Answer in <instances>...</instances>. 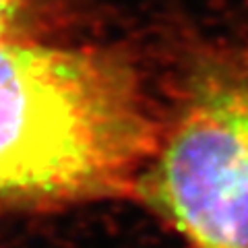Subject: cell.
<instances>
[{
  "mask_svg": "<svg viewBox=\"0 0 248 248\" xmlns=\"http://www.w3.org/2000/svg\"><path fill=\"white\" fill-rule=\"evenodd\" d=\"M157 130L120 54L0 40V205L133 195Z\"/></svg>",
  "mask_w": 248,
  "mask_h": 248,
  "instance_id": "1",
  "label": "cell"
},
{
  "mask_svg": "<svg viewBox=\"0 0 248 248\" xmlns=\"http://www.w3.org/2000/svg\"><path fill=\"white\" fill-rule=\"evenodd\" d=\"M133 195L190 248H248V48L199 52Z\"/></svg>",
  "mask_w": 248,
  "mask_h": 248,
  "instance_id": "2",
  "label": "cell"
},
{
  "mask_svg": "<svg viewBox=\"0 0 248 248\" xmlns=\"http://www.w3.org/2000/svg\"><path fill=\"white\" fill-rule=\"evenodd\" d=\"M71 6L73 0H0V40L42 37Z\"/></svg>",
  "mask_w": 248,
  "mask_h": 248,
  "instance_id": "3",
  "label": "cell"
}]
</instances>
